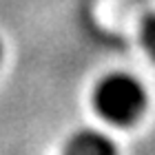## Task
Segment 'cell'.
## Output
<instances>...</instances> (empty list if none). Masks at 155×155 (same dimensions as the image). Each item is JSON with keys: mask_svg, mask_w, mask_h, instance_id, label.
I'll use <instances>...</instances> for the list:
<instances>
[{"mask_svg": "<svg viewBox=\"0 0 155 155\" xmlns=\"http://www.w3.org/2000/svg\"><path fill=\"white\" fill-rule=\"evenodd\" d=\"M95 111L113 124H131L146 107V91L129 73H109L95 84Z\"/></svg>", "mask_w": 155, "mask_h": 155, "instance_id": "obj_1", "label": "cell"}, {"mask_svg": "<svg viewBox=\"0 0 155 155\" xmlns=\"http://www.w3.org/2000/svg\"><path fill=\"white\" fill-rule=\"evenodd\" d=\"M64 155H117L115 144L100 131L84 129L71 135L67 142Z\"/></svg>", "mask_w": 155, "mask_h": 155, "instance_id": "obj_2", "label": "cell"}, {"mask_svg": "<svg viewBox=\"0 0 155 155\" xmlns=\"http://www.w3.org/2000/svg\"><path fill=\"white\" fill-rule=\"evenodd\" d=\"M140 38H142L144 51L155 60V11L149 13V16L142 20V27H140Z\"/></svg>", "mask_w": 155, "mask_h": 155, "instance_id": "obj_3", "label": "cell"}, {"mask_svg": "<svg viewBox=\"0 0 155 155\" xmlns=\"http://www.w3.org/2000/svg\"><path fill=\"white\" fill-rule=\"evenodd\" d=\"M0 53H2V47H0Z\"/></svg>", "mask_w": 155, "mask_h": 155, "instance_id": "obj_4", "label": "cell"}]
</instances>
